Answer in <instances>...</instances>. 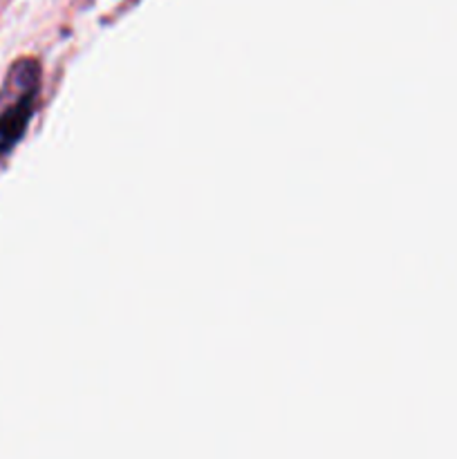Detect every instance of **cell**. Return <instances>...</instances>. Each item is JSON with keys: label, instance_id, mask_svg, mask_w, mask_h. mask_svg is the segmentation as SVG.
Segmentation results:
<instances>
[{"label": "cell", "instance_id": "6da1fadb", "mask_svg": "<svg viewBox=\"0 0 457 459\" xmlns=\"http://www.w3.org/2000/svg\"><path fill=\"white\" fill-rule=\"evenodd\" d=\"M40 72L34 61H21L12 67L0 92V157L7 155L25 133L39 97Z\"/></svg>", "mask_w": 457, "mask_h": 459}]
</instances>
